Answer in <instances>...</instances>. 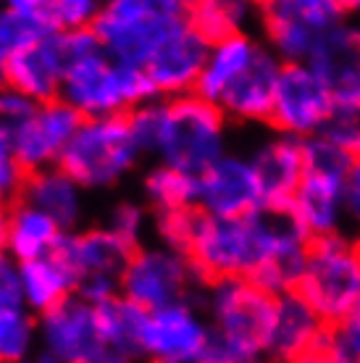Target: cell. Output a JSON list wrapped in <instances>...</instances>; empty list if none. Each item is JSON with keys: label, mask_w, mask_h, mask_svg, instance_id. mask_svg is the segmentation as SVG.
I'll return each mask as SVG.
<instances>
[{"label": "cell", "mask_w": 360, "mask_h": 363, "mask_svg": "<svg viewBox=\"0 0 360 363\" xmlns=\"http://www.w3.org/2000/svg\"><path fill=\"white\" fill-rule=\"evenodd\" d=\"M276 298L252 277L206 284L203 311L210 321L206 363H252L266 358L276 316Z\"/></svg>", "instance_id": "6da1fadb"}, {"label": "cell", "mask_w": 360, "mask_h": 363, "mask_svg": "<svg viewBox=\"0 0 360 363\" xmlns=\"http://www.w3.org/2000/svg\"><path fill=\"white\" fill-rule=\"evenodd\" d=\"M229 116L216 100L200 92H181L161 98V121L153 158L200 174L226 153Z\"/></svg>", "instance_id": "7a4b0ae2"}, {"label": "cell", "mask_w": 360, "mask_h": 363, "mask_svg": "<svg viewBox=\"0 0 360 363\" xmlns=\"http://www.w3.org/2000/svg\"><path fill=\"white\" fill-rule=\"evenodd\" d=\"M58 98L84 118L129 113L147 100L161 98L145 66L113 61L106 48H95L66 64Z\"/></svg>", "instance_id": "3957f363"}, {"label": "cell", "mask_w": 360, "mask_h": 363, "mask_svg": "<svg viewBox=\"0 0 360 363\" xmlns=\"http://www.w3.org/2000/svg\"><path fill=\"white\" fill-rule=\"evenodd\" d=\"M142 158L145 150L132 132L129 113H108L81 118L58 166L87 192H106L135 174Z\"/></svg>", "instance_id": "277c9868"}, {"label": "cell", "mask_w": 360, "mask_h": 363, "mask_svg": "<svg viewBox=\"0 0 360 363\" xmlns=\"http://www.w3.org/2000/svg\"><path fill=\"white\" fill-rule=\"evenodd\" d=\"M298 292L324 321H337L360 308V255L355 237L347 232L310 237Z\"/></svg>", "instance_id": "5b68a950"}, {"label": "cell", "mask_w": 360, "mask_h": 363, "mask_svg": "<svg viewBox=\"0 0 360 363\" xmlns=\"http://www.w3.org/2000/svg\"><path fill=\"white\" fill-rule=\"evenodd\" d=\"M181 16L187 9L179 0H103L92 29L113 61L145 66Z\"/></svg>", "instance_id": "8992f818"}, {"label": "cell", "mask_w": 360, "mask_h": 363, "mask_svg": "<svg viewBox=\"0 0 360 363\" xmlns=\"http://www.w3.org/2000/svg\"><path fill=\"white\" fill-rule=\"evenodd\" d=\"M135 247L108 224L63 232L53 255H58L77 279V295L90 303H103L121 292L124 274Z\"/></svg>", "instance_id": "52a82bcc"}, {"label": "cell", "mask_w": 360, "mask_h": 363, "mask_svg": "<svg viewBox=\"0 0 360 363\" xmlns=\"http://www.w3.org/2000/svg\"><path fill=\"white\" fill-rule=\"evenodd\" d=\"M121 292L147 311L184 300L203 306L206 281L200 279L192 261L181 250L155 240L132 253L121 274Z\"/></svg>", "instance_id": "ba28073f"}, {"label": "cell", "mask_w": 360, "mask_h": 363, "mask_svg": "<svg viewBox=\"0 0 360 363\" xmlns=\"http://www.w3.org/2000/svg\"><path fill=\"white\" fill-rule=\"evenodd\" d=\"M344 16L337 0H263L258 35L281 61H308L324 32Z\"/></svg>", "instance_id": "9c48e42d"}, {"label": "cell", "mask_w": 360, "mask_h": 363, "mask_svg": "<svg viewBox=\"0 0 360 363\" xmlns=\"http://www.w3.org/2000/svg\"><path fill=\"white\" fill-rule=\"evenodd\" d=\"M37 355L50 363H116L98 327L95 303L69 295L37 316Z\"/></svg>", "instance_id": "30bf717a"}, {"label": "cell", "mask_w": 360, "mask_h": 363, "mask_svg": "<svg viewBox=\"0 0 360 363\" xmlns=\"http://www.w3.org/2000/svg\"><path fill=\"white\" fill-rule=\"evenodd\" d=\"M334 103V92L308 61H284L271 106L269 129L298 140L318 135L332 116Z\"/></svg>", "instance_id": "8fae6325"}, {"label": "cell", "mask_w": 360, "mask_h": 363, "mask_svg": "<svg viewBox=\"0 0 360 363\" xmlns=\"http://www.w3.org/2000/svg\"><path fill=\"white\" fill-rule=\"evenodd\" d=\"M210 321L200 303L184 300L147 311L142 327V358L158 363H206Z\"/></svg>", "instance_id": "7c38bea8"}, {"label": "cell", "mask_w": 360, "mask_h": 363, "mask_svg": "<svg viewBox=\"0 0 360 363\" xmlns=\"http://www.w3.org/2000/svg\"><path fill=\"white\" fill-rule=\"evenodd\" d=\"M198 206L210 216H247L263 206V192L250 155L229 153L198 174Z\"/></svg>", "instance_id": "4fadbf2b"}, {"label": "cell", "mask_w": 360, "mask_h": 363, "mask_svg": "<svg viewBox=\"0 0 360 363\" xmlns=\"http://www.w3.org/2000/svg\"><path fill=\"white\" fill-rule=\"evenodd\" d=\"M81 113L66 100L55 98L40 103L35 113L13 129V153L27 174L55 166L69 140L81 124Z\"/></svg>", "instance_id": "5bb4252c"}, {"label": "cell", "mask_w": 360, "mask_h": 363, "mask_svg": "<svg viewBox=\"0 0 360 363\" xmlns=\"http://www.w3.org/2000/svg\"><path fill=\"white\" fill-rule=\"evenodd\" d=\"M208 48H210V40L200 35L187 16H181L169 29V35L158 43V48L145 64L161 98L192 92L198 87Z\"/></svg>", "instance_id": "9a60e30c"}, {"label": "cell", "mask_w": 360, "mask_h": 363, "mask_svg": "<svg viewBox=\"0 0 360 363\" xmlns=\"http://www.w3.org/2000/svg\"><path fill=\"white\" fill-rule=\"evenodd\" d=\"M326 324L329 321H324L298 290L281 292L276 298V316L266 358L281 363H318Z\"/></svg>", "instance_id": "2e32d148"}, {"label": "cell", "mask_w": 360, "mask_h": 363, "mask_svg": "<svg viewBox=\"0 0 360 363\" xmlns=\"http://www.w3.org/2000/svg\"><path fill=\"white\" fill-rule=\"evenodd\" d=\"M281 64L284 61L261 40V45L252 55V61L247 64V69L229 84V90L218 100V106L224 108L229 121L252 124V127H269Z\"/></svg>", "instance_id": "e0dca14e"}, {"label": "cell", "mask_w": 360, "mask_h": 363, "mask_svg": "<svg viewBox=\"0 0 360 363\" xmlns=\"http://www.w3.org/2000/svg\"><path fill=\"white\" fill-rule=\"evenodd\" d=\"M63 72H66V48H63V35L58 29L43 37L37 45L11 55L3 64L6 84L32 98L35 103H47L58 98Z\"/></svg>", "instance_id": "ac0fdd59"}, {"label": "cell", "mask_w": 360, "mask_h": 363, "mask_svg": "<svg viewBox=\"0 0 360 363\" xmlns=\"http://www.w3.org/2000/svg\"><path fill=\"white\" fill-rule=\"evenodd\" d=\"M247 155H250L252 169L261 182L263 203L289 206V200L305 177L303 140L271 129V135L263 137Z\"/></svg>", "instance_id": "d6986e66"}, {"label": "cell", "mask_w": 360, "mask_h": 363, "mask_svg": "<svg viewBox=\"0 0 360 363\" xmlns=\"http://www.w3.org/2000/svg\"><path fill=\"white\" fill-rule=\"evenodd\" d=\"M308 64L321 74L334 98L360 95V21L344 16L318 40Z\"/></svg>", "instance_id": "ffe728a7"}, {"label": "cell", "mask_w": 360, "mask_h": 363, "mask_svg": "<svg viewBox=\"0 0 360 363\" xmlns=\"http://www.w3.org/2000/svg\"><path fill=\"white\" fill-rule=\"evenodd\" d=\"M289 208L295 211L308 237L344 232V227L350 224L344 203V177L305 172L300 187L289 200Z\"/></svg>", "instance_id": "44dd1931"}, {"label": "cell", "mask_w": 360, "mask_h": 363, "mask_svg": "<svg viewBox=\"0 0 360 363\" xmlns=\"http://www.w3.org/2000/svg\"><path fill=\"white\" fill-rule=\"evenodd\" d=\"M84 192L87 190L74 179L72 174H66L61 166L55 164L27 174L21 195L16 200H27L37 208H43L66 232H72V229H79L81 218H84Z\"/></svg>", "instance_id": "7402d4cb"}, {"label": "cell", "mask_w": 360, "mask_h": 363, "mask_svg": "<svg viewBox=\"0 0 360 363\" xmlns=\"http://www.w3.org/2000/svg\"><path fill=\"white\" fill-rule=\"evenodd\" d=\"M258 45H261V35L255 32H240V35H229L210 43L195 92L218 103L221 95L229 90V84L247 69Z\"/></svg>", "instance_id": "603a6c76"}, {"label": "cell", "mask_w": 360, "mask_h": 363, "mask_svg": "<svg viewBox=\"0 0 360 363\" xmlns=\"http://www.w3.org/2000/svg\"><path fill=\"white\" fill-rule=\"evenodd\" d=\"M95 313H98L100 337L113 355V361L124 363L142 358V327L147 308L126 298L124 292H118L113 298L98 303Z\"/></svg>", "instance_id": "cb8c5ba5"}, {"label": "cell", "mask_w": 360, "mask_h": 363, "mask_svg": "<svg viewBox=\"0 0 360 363\" xmlns=\"http://www.w3.org/2000/svg\"><path fill=\"white\" fill-rule=\"evenodd\" d=\"M63 232L66 229L50 213H45L43 208H37L27 200H13L9 237H6V253L11 258H16L18 264L50 255Z\"/></svg>", "instance_id": "d4e9b609"}, {"label": "cell", "mask_w": 360, "mask_h": 363, "mask_svg": "<svg viewBox=\"0 0 360 363\" xmlns=\"http://www.w3.org/2000/svg\"><path fill=\"white\" fill-rule=\"evenodd\" d=\"M18 277H21V292H24V306L35 311L37 316L58 306L61 300L77 292V279L66 269L58 255H43L35 261L18 264Z\"/></svg>", "instance_id": "484cf974"}, {"label": "cell", "mask_w": 360, "mask_h": 363, "mask_svg": "<svg viewBox=\"0 0 360 363\" xmlns=\"http://www.w3.org/2000/svg\"><path fill=\"white\" fill-rule=\"evenodd\" d=\"M263 0H189L187 18L200 35L216 43L221 37L255 32Z\"/></svg>", "instance_id": "4316f807"}, {"label": "cell", "mask_w": 360, "mask_h": 363, "mask_svg": "<svg viewBox=\"0 0 360 363\" xmlns=\"http://www.w3.org/2000/svg\"><path fill=\"white\" fill-rule=\"evenodd\" d=\"M142 200L150 211H174L198 206V174L184 172L166 161H155L142 174Z\"/></svg>", "instance_id": "83f0119b"}, {"label": "cell", "mask_w": 360, "mask_h": 363, "mask_svg": "<svg viewBox=\"0 0 360 363\" xmlns=\"http://www.w3.org/2000/svg\"><path fill=\"white\" fill-rule=\"evenodd\" d=\"M37 313L27 306L0 308V363L29 361L37 355Z\"/></svg>", "instance_id": "f1b7e54d"}, {"label": "cell", "mask_w": 360, "mask_h": 363, "mask_svg": "<svg viewBox=\"0 0 360 363\" xmlns=\"http://www.w3.org/2000/svg\"><path fill=\"white\" fill-rule=\"evenodd\" d=\"M50 32L53 27H50L47 16L27 13V11L11 9L3 3L0 6V64H6L11 55L37 45Z\"/></svg>", "instance_id": "f546056e"}, {"label": "cell", "mask_w": 360, "mask_h": 363, "mask_svg": "<svg viewBox=\"0 0 360 363\" xmlns=\"http://www.w3.org/2000/svg\"><path fill=\"white\" fill-rule=\"evenodd\" d=\"M318 363H360V308L326 324Z\"/></svg>", "instance_id": "4dcf8cb0"}, {"label": "cell", "mask_w": 360, "mask_h": 363, "mask_svg": "<svg viewBox=\"0 0 360 363\" xmlns=\"http://www.w3.org/2000/svg\"><path fill=\"white\" fill-rule=\"evenodd\" d=\"M106 224L137 250L140 245L147 242V237L153 235V211L145 200H118L111 208Z\"/></svg>", "instance_id": "1f68e13d"}, {"label": "cell", "mask_w": 360, "mask_h": 363, "mask_svg": "<svg viewBox=\"0 0 360 363\" xmlns=\"http://www.w3.org/2000/svg\"><path fill=\"white\" fill-rule=\"evenodd\" d=\"M203 208L200 206H187V208L174 211H155L153 213V237L169 247H176L187 253L189 240L195 235V227L200 221Z\"/></svg>", "instance_id": "d6a6232c"}, {"label": "cell", "mask_w": 360, "mask_h": 363, "mask_svg": "<svg viewBox=\"0 0 360 363\" xmlns=\"http://www.w3.org/2000/svg\"><path fill=\"white\" fill-rule=\"evenodd\" d=\"M303 155H305V172L334 174V177H347V169L355 158L324 132L303 140Z\"/></svg>", "instance_id": "836d02e7"}, {"label": "cell", "mask_w": 360, "mask_h": 363, "mask_svg": "<svg viewBox=\"0 0 360 363\" xmlns=\"http://www.w3.org/2000/svg\"><path fill=\"white\" fill-rule=\"evenodd\" d=\"M324 135H329L334 143L352 155H360V95L342 98L334 103V111L324 127Z\"/></svg>", "instance_id": "e575fe53"}, {"label": "cell", "mask_w": 360, "mask_h": 363, "mask_svg": "<svg viewBox=\"0 0 360 363\" xmlns=\"http://www.w3.org/2000/svg\"><path fill=\"white\" fill-rule=\"evenodd\" d=\"M103 11V0H53L47 9V21L58 32L92 29Z\"/></svg>", "instance_id": "d590c367"}, {"label": "cell", "mask_w": 360, "mask_h": 363, "mask_svg": "<svg viewBox=\"0 0 360 363\" xmlns=\"http://www.w3.org/2000/svg\"><path fill=\"white\" fill-rule=\"evenodd\" d=\"M6 306H24V292H21L18 261L11 258L6 250H0V308Z\"/></svg>", "instance_id": "8d00e7d4"}, {"label": "cell", "mask_w": 360, "mask_h": 363, "mask_svg": "<svg viewBox=\"0 0 360 363\" xmlns=\"http://www.w3.org/2000/svg\"><path fill=\"white\" fill-rule=\"evenodd\" d=\"M24 179H27V172L21 169L18 158H3L0 161V198L13 203V200L21 195V187H24Z\"/></svg>", "instance_id": "74e56055"}, {"label": "cell", "mask_w": 360, "mask_h": 363, "mask_svg": "<svg viewBox=\"0 0 360 363\" xmlns=\"http://www.w3.org/2000/svg\"><path fill=\"white\" fill-rule=\"evenodd\" d=\"M344 203H347V218L360 232V155L352 158L347 177H344Z\"/></svg>", "instance_id": "f35d334b"}, {"label": "cell", "mask_w": 360, "mask_h": 363, "mask_svg": "<svg viewBox=\"0 0 360 363\" xmlns=\"http://www.w3.org/2000/svg\"><path fill=\"white\" fill-rule=\"evenodd\" d=\"M3 3L11 6V9L27 11V13H43V16H45L47 9L53 6V0H3Z\"/></svg>", "instance_id": "ab89813d"}, {"label": "cell", "mask_w": 360, "mask_h": 363, "mask_svg": "<svg viewBox=\"0 0 360 363\" xmlns=\"http://www.w3.org/2000/svg\"><path fill=\"white\" fill-rule=\"evenodd\" d=\"M11 206L9 200L0 198V250H6V237H9V221H11Z\"/></svg>", "instance_id": "60d3db41"}, {"label": "cell", "mask_w": 360, "mask_h": 363, "mask_svg": "<svg viewBox=\"0 0 360 363\" xmlns=\"http://www.w3.org/2000/svg\"><path fill=\"white\" fill-rule=\"evenodd\" d=\"M337 3H339V6H342V9H344V13H347V16H350L352 11H355V9H358V6H360V0H337Z\"/></svg>", "instance_id": "b9f144b4"}, {"label": "cell", "mask_w": 360, "mask_h": 363, "mask_svg": "<svg viewBox=\"0 0 360 363\" xmlns=\"http://www.w3.org/2000/svg\"><path fill=\"white\" fill-rule=\"evenodd\" d=\"M6 84V74H3V64H0V87Z\"/></svg>", "instance_id": "7bdbcfd3"}, {"label": "cell", "mask_w": 360, "mask_h": 363, "mask_svg": "<svg viewBox=\"0 0 360 363\" xmlns=\"http://www.w3.org/2000/svg\"><path fill=\"white\" fill-rule=\"evenodd\" d=\"M350 16H352V18H358V21H360V6H358V9H355V11H352Z\"/></svg>", "instance_id": "ee69618b"}, {"label": "cell", "mask_w": 360, "mask_h": 363, "mask_svg": "<svg viewBox=\"0 0 360 363\" xmlns=\"http://www.w3.org/2000/svg\"><path fill=\"white\" fill-rule=\"evenodd\" d=\"M355 245H358V255H360V232L355 235Z\"/></svg>", "instance_id": "f6af8a7d"}, {"label": "cell", "mask_w": 360, "mask_h": 363, "mask_svg": "<svg viewBox=\"0 0 360 363\" xmlns=\"http://www.w3.org/2000/svg\"><path fill=\"white\" fill-rule=\"evenodd\" d=\"M179 3H181V6H184V9H187V3H189V0H179Z\"/></svg>", "instance_id": "bcb514c9"}]
</instances>
